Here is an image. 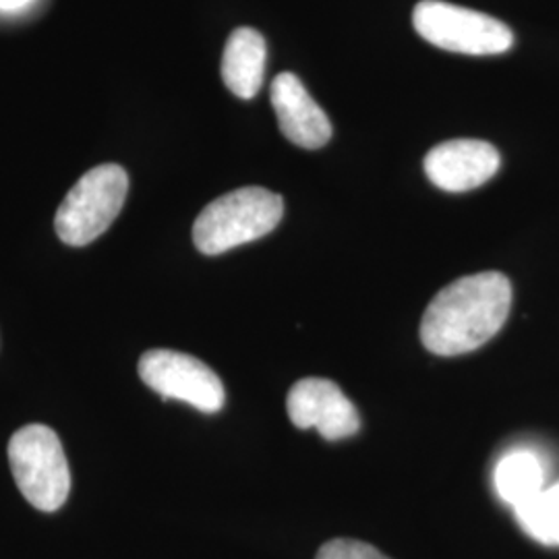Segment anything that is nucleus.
<instances>
[{"label":"nucleus","instance_id":"1","mask_svg":"<svg viewBox=\"0 0 559 559\" xmlns=\"http://www.w3.org/2000/svg\"><path fill=\"white\" fill-rule=\"evenodd\" d=\"M510 309L512 284L500 272L454 280L429 302L420 321V340L440 357L473 353L500 332Z\"/></svg>","mask_w":559,"mask_h":559},{"label":"nucleus","instance_id":"2","mask_svg":"<svg viewBox=\"0 0 559 559\" xmlns=\"http://www.w3.org/2000/svg\"><path fill=\"white\" fill-rule=\"evenodd\" d=\"M284 216V200L263 187H242L203 207L193 242L203 255H222L270 235Z\"/></svg>","mask_w":559,"mask_h":559},{"label":"nucleus","instance_id":"3","mask_svg":"<svg viewBox=\"0 0 559 559\" xmlns=\"http://www.w3.org/2000/svg\"><path fill=\"white\" fill-rule=\"evenodd\" d=\"M129 193V175L119 164L87 170L60 203L55 230L69 247H85L119 218Z\"/></svg>","mask_w":559,"mask_h":559},{"label":"nucleus","instance_id":"4","mask_svg":"<svg viewBox=\"0 0 559 559\" xmlns=\"http://www.w3.org/2000/svg\"><path fill=\"white\" fill-rule=\"evenodd\" d=\"M11 473L23 498L40 512H57L71 491V473L59 436L46 425H27L9 441Z\"/></svg>","mask_w":559,"mask_h":559},{"label":"nucleus","instance_id":"5","mask_svg":"<svg viewBox=\"0 0 559 559\" xmlns=\"http://www.w3.org/2000/svg\"><path fill=\"white\" fill-rule=\"evenodd\" d=\"M413 25L436 48L471 57L501 55L514 44V34L503 21L443 0H420Z\"/></svg>","mask_w":559,"mask_h":559},{"label":"nucleus","instance_id":"6","mask_svg":"<svg viewBox=\"0 0 559 559\" xmlns=\"http://www.w3.org/2000/svg\"><path fill=\"white\" fill-rule=\"evenodd\" d=\"M138 371L141 381L162 399L187 402L201 413L214 415L226 402L221 378L203 360L179 350H147L140 359Z\"/></svg>","mask_w":559,"mask_h":559},{"label":"nucleus","instance_id":"7","mask_svg":"<svg viewBox=\"0 0 559 559\" xmlns=\"http://www.w3.org/2000/svg\"><path fill=\"white\" fill-rule=\"evenodd\" d=\"M286 411L295 427L318 429L323 440H346L360 429L359 411L334 381H297L288 392Z\"/></svg>","mask_w":559,"mask_h":559},{"label":"nucleus","instance_id":"8","mask_svg":"<svg viewBox=\"0 0 559 559\" xmlns=\"http://www.w3.org/2000/svg\"><path fill=\"white\" fill-rule=\"evenodd\" d=\"M425 175L441 191H473L500 170V152L480 140H452L436 145L425 156Z\"/></svg>","mask_w":559,"mask_h":559},{"label":"nucleus","instance_id":"9","mask_svg":"<svg viewBox=\"0 0 559 559\" xmlns=\"http://www.w3.org/2000/svg\"><path fill=\"white\" fill-rule=\"evenodd\" d=\"M280 131L305 150H320L332 140V122L302 81L293 73H280L270 87Z\"/></svg>","mask_w":559,"mask_h":559},{"label":"nucleus","instance_id":"10","mask_svg":"<svg viewBox=\"0 0 559 559\" xmlns=\"http://www.w3.org/2000/svg\"><path fill=\"white\" fill-rule=\"evenodd\" d=\"M267 46L258 29L239 27L230 34L222 55V80L240 98L251 100L258 96L265 75Z\"/></svg>","mask_w":559,"mask_h":559},{"label":"nucleus","instance_id":"11","mask_svg":"<svg viewBox=\"0 0 559 559\" xmlns=\"http://www.w3.org/2000/svg\"><path fill=\"white\" fill-rule=\"evenodd\" d=\"M493 485L498 498L512 510H516L549 485L545 462L537 452L528 448L512 450L498 462L493 473Z\"/></svg>","mask_w":559,"mask_h":559},{"label":"nucleus","instance_id":"12","mask_svg":"<svg viewBox=\"0 0 559 559\" xmlns=\"http://www.w3.org/2000/svg\"><path fill=\"white\" fill-rule=\"evenodd\" d=\"M520 528L540 545L559 547V480L514 510Z\"/></svg>","mask_w":559,"mask_h":559},{"label":"nucleus","instance_id":"13","mask_svg":"<svg viewBox=\"0 0 559 559\" xmlns=\"http://www.w3.org/2000/svg\"><path fill=\"white\" fill-rule=\"evenodd\" d=\"M318 559H390L378 551L373 545L362 540L334 539L325 543L318 554Z\"/></svg>","mask_w":559,"mask_h":559},{"label":"nucleus","instance_id":"14","mask_svg":"<svg viewBox=\"0 0 559 559\" xmlns=\"http://www.w3.org/2000/svg\"><path fill=\"white\" fill-rule=\"evenodd\" d=\"M29 2L32 0H0V11H17V9H23Z\"/></svg>","mask_w":559,"mask_h":559}]
</instances>
